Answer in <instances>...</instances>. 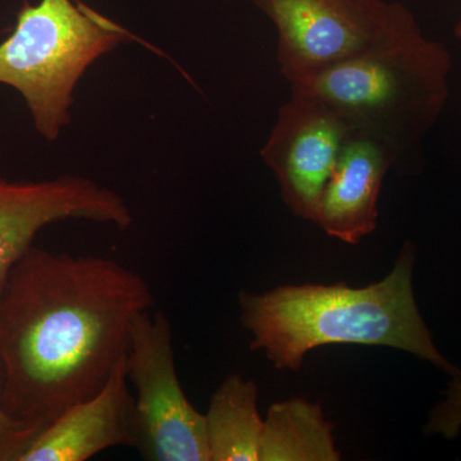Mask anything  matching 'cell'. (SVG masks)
Instances as JSON below:
<instances>
[{
    "instance_id": "277c9868",
    "label": "cell",
    "mask_w": 461,
    "mask_h": 461,
    "mask_svg": "<svg viewBox=\"0 0 461 461\" xmlns=\"http://www.w3.org/2000/svg\"><path fill=\"white\" fill-rule=\"evenodd\" d=\"M131 32L83 2L41 0L18 12L0 44V84L25 99L35 129L48 141L71 122L74 91L86 69Z\"/></svg>"
},
{
    "instance_id": "6da1fadb",
    "label": "cell",
    "mask_w": 461,
    "mask_h": 461,
    "mask_svg": "<svg viewBox=\"0 0 461 461\" xmlns=\"http://www.w3.org/2000/svg\"><path fill=\"white\" fill-rule=\"evenodd\" d=\"M154 304L147 280L117 260L32 245L0 286L5 411L44 429L98 393Z\"/></svg>"
},
{
    "instance_id": "9c48e42d",
    "label": "cell",
    "mask_w": 461,
    "mask_h": 461,
    "mask_svg": "<svg viewBox=\"0 0 461 461\" xmlns=\"http://www.w3.org/2000/svg\"><path fill=\"white\" fill-rule=\"evenodd\" d=\"M126 355L102 390L51 420L20 461H85L108 448H133L135 399L130 393Z\"/></svg>"
},
{
    "instance_id": "52a82bcc",
    "label": "cell",
    "mask_w": 461,
    "mask_h": 461,
    "mask_svg": "<svg viewBox=\"0 0 461 461\" xmlns=\"http://www.w3.org/2000/svg\"><path fill=\"white\" fill-rule=\"evenodd\" d=\"M351 127L320 99L291 91L260 157L275 173L285 204L315 223L324 186Z\"/></svg>"
},
{
    "instance_id": "4fadbf2b",
    "label": "cell",
    "mask_w": 461,
    "mask_h": 461,
    "mask_svg": "<svg viewBox=\"0 0 461 461\" xmlns=\"http://www.w3.org/2000/svg\"><path fill=\"white\" fill-rule=\"evenodd\" d=\"M42 427L12 417L3 405V375L0 371V461H20Z\"/></svg>"
},
{
    "instance_id": "30bf717a",
    "label": "cell",
    "mask_w": 461,
    "mask_h": 461,
    "mask_svg": "<svg viewBox=\"0 0 461 461\" xmlns=\"http://www.w3.org/2000/svg\"><path fill=\"white\" fill-rule=\"evenodd\" d=\"M396 162L384 142L351 132L321 193L315 223L330 238L359 244L377 229L382 184Z\"/></svg>"
},
{
    "instance_id": "5b68a950",
    "label": "cell",
    "mask_w": 461,
    "mask_h": 461,
    "mask_svg": "<svg viewBox=\"0 0 461 461\" xmlns=\"http://www.w3.org/2000/svg\"><path fill=\"white\" fill-rule=\"evenodd\" d=\"M127 375L135 387L133 448L147 461H211L205 415L182 390L171 321L145 312L130 330Z\"/></svg>"
},
{
    "instance_id": "5bb4252c",
    "label": "cell",
    "mask_w": 461,
    "mask_h": 461,
    "mask_svg": "<svg viewBox=\"0 0 461 461\" xmlns=\"http://www.w3.org/2000/svg\"><path fill=\"white\" fill-rule=\"evenodd\" d=\"M461 429V381L455 378L448 386L447 396L444 402L430 412L427 424L429 433H438L445 438H455Z\"/></svg>"
},
{
    "instance_id": "8fae6325",
    "label": "cell",
    "mask_w": 461,
    "mask_h": 461,
    "mask_svg": "<svg viewBox=\"0 0 461 461\" xmlns=\"http://www.w3.org/2000/svg\"><path fill=\"white\" fill-rule=\"evenodd\" d=\"M258 386L232 375L212 396L205 415L211 461H259L264 420Z\"/></svg>"
},
{
    "instance_id": "9a60e30c",
    "label": "cell",
    "mask_w": 461,
    "mask_h": 461,
    "mask_svg": "<svg viewBox=\"0 0 461 461\" xmlns=\"http://www.w3.org/2000/svg\"><path fill=\"white\" fill-rule=\"evenodd\" d=\"M455 36H456L457 39H461V21L459 23H457L456 26H455Z\"/></svg>"
},
{
    "instance_id": "3957f363",
    "label": "cell",
    "mask_w": 461,
    "mask_h": 461,
    "mask_svg": "<svg viewBox=\"0 0 461 461\" xmlns=\"http://www.w3.org/2000/svg\"><path fill=\"white\" fill-rule=\"evenodd\" d=\"M451 67L447 48L427 39L405 7L368 50L290 86L329 105L354 131L384 142L397 165L441 117Z\"/></svg>"
},
{
    "instance_id": "ba28073f",
    "label": "cell",
    "mask_w": 461,
    "mask_h": 461,
    "mask_svg": "<svg viewBox=\"0 0 461 461\" xmlns=\"http://www.w3.org/2000/svg\"><path fill=\"white\" fill-rule=\"evenodd\" d=\"M69 220L127 230L133 215L120 194L80 176L42 181L0 176V286L44 227Z\"/></svg>"
},
{
    "instance_id": "8992f818",
    "label": "cell",
    "mask_w": 461,
    "mask_h": 461,
    "mask_svg": "<svg viewBox=\"0 0 461 461\" xmlns=\"http://www.w3.org/2000/svg\"><path fill=\"white\" fill-rule=\"evenodd\" d=\"M277 32V62L294 85L360 56L405 8L387 0H251Z\"/></svg>"
},
{
    "instance_id": "7a4b0ae2",
    "label": "cell",
    "mask_w": 461,
    "mask_h": 461,
    "mask_svg": "<svg viewBox=\"0 0 461 461\" xmlns=\"http://www.w3.org/2000/svg\"><path fill=\"white\" fill-rule=\"evenodd\" d=\"M414 247L406 242L384 280L353 288L335 285L281 286L263 294L242 291L241 321L250 348L277 369L299 371L305 355L326 345L387 346L417 355L460 378L437 350L412 294Z\"/></svg>"
},
{
    "instance_id": "7c38bea8",
    "label": "cell",
    "mask_w": 461,
    "mask_h": 461,
    "mask_svg": "<svg viewBox=\"0 0 461 461\" xmlns=\"http://www.w3.org/2000/svg\"><path fill=\"white\" fill-rule=\"evenodd\" d=\"M332 430L320 403L303 397L273 403L264 420L259 461H338Z\"/></svg>"
}]
</instances>
